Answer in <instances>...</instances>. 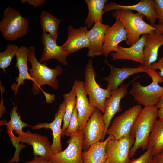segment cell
Masks as SVG:
<instances>
[{
    "instance_id": "38",
    "label": "cell",
    "mask_w": 163,
    "mask_h": 163,
    "mask_svg": "<svg viewBox=\"0 0 163 163\" xmlns=\"http://www.w3.org/2000/svg\"><path fill=\"white\" fill-rule=\"evenodd\" d=\"M22 163H51L49 161L46 160L41 156H34L33 160Z\"/></svg>"
},
{
    "instance_id": "12",
    "label": "cell",
    "mask_w": 163,
    "mask_h": 163,
    "mask_svg": "<svg viewBox=\"0 0 163 163\" xmlns=\"http://www.w3.org/2000/svg\"><path fill=\"white\" fill-rule=\"evenodd\" d=\"M19 143H26L32 146L34 156H40L49 161L54 154L51 145L47 137L36 133H32L29 130L16 136Z\"/></svg>"
},
{
    "instance_id": "10",
    "label": "cell",
    "mask_w": 163,
    "mask_h": 163,
    "mask_svg": "<svg viewBox=\"0 0 163 163\" xmlns=\"http://www.w3.org/2000/svg\"><path fill=\"white\" fill-rule=\"evenodd\" d=\"M102 112L96 107L83 129L84 134L83 149L87 150L90 146L102 139L105 125Z\"/></svg>"
},
{
    "instance_id": "11",
    "label": "cell",
    "mask_w": 163,
    "mask_h": 163,
    "mask_svg": "<svg viewBox=\"0 0 163 163\" xmlns=\"http://www.w3.org/2000/svg\"><path fill=\"white\" fill-rule=\"evenodd\" d=\"M139 77L138 76L133 78L127 83L122 85L117 89L112 91L110 97L106 99L104 103L105 112L103 115L105 129L103 137L101 142L104 140L106 132L113 118L117 113L122 111L120 101L127 95L129 85Z\"/></svg>"
},
{
    "instance_id": "9",
    "label": "cell",
    "mask_w": 163,
    "mask_h": 163,
    "mask_svg": "<svg viewBox=\"0 0 163 163\" xmlns=\"http://www.w3.org/2000/svg\"><path fill=\"white\" fill-rule=\"evenodd\" d=\"M135 141L131 133L118 139L110 140L106 147L107 159L110 162L128 163L131 160L129 153Z\"/></svg>"
},
{
    "instance_id": "29",
    "label": "cell",
    "mask_w": 163,
    "mask_h": 163,
    "mask_svg": "<svg viewBox=\"0 0 163 163\" xmlns=\"http://www.w3.org/2000/svg\"><path fill=\"white\" fill-rule=\"evenodd\" d=\"M13 107L9 113L10 119L8 122L2 120L0 121V125H5L12 131H14L18 136L22 134L24 132L22 129L24 127H31V126L23 121L20 116L17 112L16 107L13 103Z\"/></svg>"
},
{
    "instance_id": "17",
    "label": "cell",
    "mask_w": 163,
    "mask_h": 163,
    "mask_svg": "<svg viewBox=\"0 0 163 163\" xmlns=\"http://www.w3.org/2000/svg\"><path fill=\"white\" fill-rule=\"evenodd\" d=\"M115 18V22L108 28L104 37L103 55L106 58L110 52L117 51L119 43L127 40V33L123 25L118 19Z\"/></svg>"
},
{
    "instance_id": "4",
    "label": "cell",
    "mask_w": 163,
    "mask_h": 163,
    "mask_svg": "<svg viewBox=\"0 0 163 163\" xmlns=\"http://www.w3.org/2000/svg\"><path fill=\"white\" fill-rule=\"evenodd\" d=\"M28 29V20L19 10L10 6L5 8L0 21V31L5 39L15 41L26 35Z\"/></svg>"
},
{
    "instance_id": "18",
    "label": "cell",
    "mask_w": 163,
    "mask_h": 163,
    "mask_svg": "<svg viewBox=\"0 0 163 163\" xmlns=\"http://www.w3.org/2000/svg\"><path fill=\"white\" fill-rule=\"evenodd\" d=\"M88 28L86 26L76 29L72 25L68 27L67 39L62 45L66 52L70 54L88 47L89 42Z\"/></svg>"
},
{
    "instance_id": "16",
    "label": "cell",
    "mask_w": 163,
    "mask_h": 163,
    "mask_svg": "<svg viewBox=\"0 0 163 163\" xmlns=\"http://www.w3.org/2000/svg\"><path fill=\"white\" fill-rule=\"evenodd\" d=\"M41 42L44 48L43 53L39 59L40 63L51 59H55L64 65L67 64L66 58L70 54L64 50L62 45H58L56 41L50 35L43 31Z\"/></svg>"
},
{
    "instance_id": "3",
    "label": "cell",
    "mask_w": 163,
    "mask_h": 163,
    "mask_svg": "<svg viewBox=\"0 0 163 163\" xmlns=\"http://www.w3.org/2000/svg\"><path fill=\"white\" fill-rule=\"evenodd\" d=\"M112 16L118 19L123 25L127 33L126 45L131 46L136 42L141 36L148 34L157 30L144 20L145 16L137 12L125 9L115 10L112 13Z\"/></svg>"
},
{
    "instance_id": "35",
    "label": "cell",
    "mask_w": 163,
    "mask_h": 163,
    "mask_svg": "<svg viewBox=\"0 0 163 163\" xmlns=\"http://www.w3.org/2000/svg\"><path fill=\"white\" fill-rule=\"evenodd\" d=\"M150 68L153 69H159L160 75L163 77V56L159 59L157 61L153 63L150 66Z\"/></svg>"
},
{
    "instance_id": "34",
    "label": "cell",
    "mask_w": 163,
    "mask_h": 163,
    "mask_svg": "<svg viewBox=\"0 0 163 163\" xmlns=\"http://www.w3.org/2000/svg\"><path fill=\"white\" fill-rule=\"evenodd\" d=\"M146 73L151 78L152 80H156L158 81L159 83L163 82V77L161 76L156 70L152 69L151 68L148 69Z\"/></svg>"
},
{
    "instance_id": "28",
    "label": "cell",
    "mask_w": 163,
    "mask_h": 163,
    "mask_svg": "<svg viewBox=\"0 0 163 163\" xmlns=\"http://www.w3.org/2000/svg\"><path fill=\"white\" fill-rule=\"evenodd\" d=\"M64 101L66 103V108L63 118V125L62 128V136H65L73 110L76 106V98L74 88L73 86L72 89L68 93L63 95Z\"/></svg>"
},
{
    "instance_id": "42",
    "label": "cell",
    "mask_w": 163,
    "mask_h": 163,
    "mask_svg": "<svg viewBox=\"0 0 163 163\" xmlns=\"http://www.w3.org/2000/svg\"><path fill=\"white\" fill-rule=\"evenodd\" d=\"M157 30L160 31L163 34V26L158 24H155L153 26Z\"/></svg>"
},
{
    "instance_id": "43",
    "label": "cell",
    "mask_w": 163,
    "mask_h": 163,
    "mask_svg": "<svg viewBox=\"0 0 163 163\" xmlns=\"http://www.w3.org/2000/svg\"><path fill=\"white\" fill-rule=\"evenodd\" d=\"M104 163H110V162L109 160L107 159Z\"/></svg>"
},
{
    "instance_id": "21",
    "label": "cell",
    "mask_w": 163,
    "mask_h": 163,
    "mask_svg": "<svg viewBox=\"0 0 163 163\" xmlns=\"http://www.w3.org/2000/svg\"><path fill=\"white\" fill-rule=\"evenodd\" d=\"M109 27V25L97 21L95 23L92 28L88 31V36L89 42L87 54L88 57L93 58L96 56L103 55L104 37L107 30Z\"/></svg>"
},
{
    "instance_id": "1",
    "label": "cell",
    "mask_w": 163,
    "mask_h": 163,
    "mask_svg": "<svg viewBox=\"0 0 163 163\" xmlns=\"http://www.w3.org/2000/svg\"><path fill=\"white\" fill-rule=\"evenodd\" d=\"M28 59L31 67L29 72L33 80L32 91L33 94L37 95L40 92L41 87L48 85L54 90L58 88L59 85L57 77L62 71V68L57 65L54 69L49 68L46 62L41 63L37 59L35 55V48L34 46L28 47Z\"/></svg>"
},
{
    "instance_id": "30",
    "label": "cell",
    "mask_w": 163,
    "mask_h": 163,
    "mask_svg": "<svg viewBox=\"0 0 163 163\" xmlns=\"http://www.w3.org/2000/svg\"><path fill=\"white\" fill-rule=\"evenodd\" d=\"M19 47L16 45L8 43L5 50L0 53V68L4 73H6V69L10 65Z\"/></svg>"
},
{
    "instance_id": "22",
    "label": "cell",
    "mask_w": 163,
    "mask_h": 163,
    "mask_svg": "<svg viewBox=\"0 0 163 163\" xmlns=\"http://www.w3.org/2000/svg\"><path fill=\"white\" fill-rule=\"evenodd\" d=\"M163 45V34L157 30L147 34L143 53L144 66L147 69L158 59V51Z\"/></svg>"
},
{
    "instance_id": "33",
    "label": "cell",
    "mask_w": 163,
    "mask_h": 163,
    "mask_svg": "<svg viewBox=\"0 0 163 163\" xmlns=\"http://www.w3.org/2000/svg\"><path fill=\"white\" fill-rule=\"evenodd\" d=\"M153 2L157 18L158 20V24L163 26V0H153Z\"/></svg>"
},
{
    "instance_id": "19",
    "label": "cell",
    "mask_w": 163,
    "mask_h": 163,
    "mask_svg": "<svg viewBox=\"0 0 163 163\" xmlns=\"http://www.w3.org/2000/svg\"><path fill=\"white\" fill-rule=\"evenodd\" d=\"M125 9L134 10L141 14L149 21L150 25L153 27L155 24L156 14L154 9L153 0H141L138 3L132 5H122L110 2L106 4L104 8V14L114 10Z\"/></svg>"
},
{
    "instance_id": "2",
    "label": "cell",
    "mask_w": 163,
    "mask_h": 163,
    "mask_svg": "<svg viewBox=\"0 0 163 163\" xmlns=\"http://www.w3.org/2000/svg\"><path fill=\"white\" fill-rule=\"evenodd\" d=\"M158 110L155 106L144 107L141 110L130 132L135 141L130 150V158L139 149H147L150 134L157 120Z\"/></svg>"
},
{
    "instance_id": "13",
    "label": "cell",
    "mask_w": 163,
    "mask_h": 163,
    "mask_svg": "<svg viewBox=\"0 0 163 163\" xmlns=\"http://www.w3.org/2000/svg\"><path fill=\"white\" fill-rule=\"evenodd\" d=\"M73 86L76 95V107L78 115V130H82L96 107L91 104L87 97L88 95L85 88L84 81L75 80Z\"/></svg>"
},
{
    "instance_id": "23",
    "label": "cell",
    "mask_w": 163,
    "mask_h": 163,
    "mask_svg": "<svg viewBox=\"0 0 163 163\" xmlns=\"http://www.w3.org/2000/svg\"><path fill=\"white\" fill-rule=\"evenodd\" d=\"M16 57L15 67L18 70L19 74L15 78L16 82L11 85V88L15 95L21 85L24 84V81L28 79L33 81L30 75L27 66L28 60V47L25 46L19 47L15 55Z\"/></svg>"
},
{
    "instance_id": "14",
    "label": "cell",
    "mask_w": 163,
    "mask_h": 163,
    "mask_svg": "<svg viewBox=\"0 0 163 163\" xmlns=\"http://www.w3.org/2000/svg\"><path fill=\"white\" fill-rule=\"evenodd\" d=\"M66 108V103L63 101L59 104V109L54 115V120L53 122L50 123L46 122L39 123L30 127L33 130L42 128L51 129L53 136V140L51 145V148L54 154L62 151L61 141L62 133L61 125L62 121L63 120Z\"/></svg>"
},
{
    "instance_id": "5",
    "label": "cell",
    "mask_w": 163,
    "mask_h": 163,
    "mask_svg": "<svg viewBox=\"0 0 163 163\" xmlns=\"http://www.w3.org/2000/svg\"><path fill=\"white\" fill-rule=\"evenodd\" d=\"M84 75V86L90 103L104 113L105 101L110 97L111 91L107 88H101L97 82L95 78L96 74L91 59L88 60L86 64Z\"/></svg>"
},
{
    "instance_id": "32",
    "label": "cell",
    "mask_w": 163,
    "mask_h": 163,
    "mask_svg": "<svg viewBox=\"0 0 163 163\" xmlns=\"http://www.w3.org/2000/svg\"><path fill=\"white\" fill-rule=\"evenodd\" d=\"M153 156L151 149L148 148L146 151L137 158H133L128 163H152Z\"/></svg>"
},
{
    "instance_id": "6",
    "label": "cell",
    "mask_w": 163,
    "mask_h": 163,
    "mask_svg": "<svg viewBox=\"0 0 163 163\" xmlns=\"http://www.w3.org/2000/svg\"><path fill=\"white\" fill-rule=\"evenodd\" d=\"M152 81L146 86L142 85L139 82L134 81L129 92L135 101L144 107L155 106L163 94V87L159 85V81Z\"/></svg>"
},
{
    "instance_id": "25",
    "label": "cell",
    "mask_w": 163,
    "mask_h": 163,
    "mask_svg": "<svg viewBox=\"0 0 163 163\" xmlns=\"http://www.w3.org/2000/svg\"><path fill=\"white\" fill-rule=\"evenodd\" d=\"M88 9V14L84 22L88 28H91L97 22H103L102 16L107 0H85Z\"/></svg>"
},
{
    "instance_id": "26",
    "label": "cell",
    "mask_w": 163,
    "mask_h": 163,
    "mask_svg": "<svg viewBox=\"0 0 163 163\" xmlns=\"http://www.w3.org/2000/svg\"><path fill=\"white\" fill-rule=\"evenodd\" d=\"M148 148L152 151L153 156L163 151V122L157 120L150 134Z\"/></svg>"
},
{
    "instance_id": "41",
    "label": "cell",
    "mask_w": 163,
    "mask_h": 163,
    "mask_svg": "<svg viewBox=\"0 0 163 163\" xmlns=\"http://www.w3.org/2000/svg\"><path fill=\"white\" fill-rule=\"evenodd\" d=\"M158 117L159 118V119L163 122V107L158 109Z\"/></svg>"
},
{
    "instance_id": "24",
    "label": "cell",
    "mask_w": 163,
    "mask_h": 163,
    "mask_svg": "<svg viewBox=\"0 0 163 163\" xmlns=\"http://www.w3.org/2000/svg\"><path fill=\"white\" fill-rule=\"evenodd\" d=\"M113 138L108 136L103 142L99 141L91 145L88 149L82 152L83 163H104L107 159L106 147L108 141Z\"/></svg>"
},
{
    "instance_id": "37",
    "label": "cell",
    "mask_w": 163,
    "mask_h": 163,
    "mask_svg": "<svg viewBox=\"0 0 163 163\" xmlns=\"http://www.w3.org/2000/svg\"><path fill=\"white\" fill-rule=\"evenodd\" d=\"M0 89L1 93V101L0 104V117H2L3 113L6 111V109L4 105V101L2 97L3 93L5 91V88L4 86H2L1 81L0 82Z\"/></svg>"
},
{
    "instance_id": "27",
    "label": "cell",
    "mask_w": 163,
    "mask_h": 163,
    "mask_svg": "<svg viewBox=\"0 0 163 163\" xmlns=\"http://www.w3.org/2000/svg\"><path fill=\"white\" fill-rule=\"evenodd\" d=\"M40 19V26L43 32L48 33L56 41L59 25L61 20L46 11L41 12Z\"/></svg>"
},
{
    "instance_id": "20",
    "label": "cell",
    "mask_w": 163,
    "mask_h": 163,
    "mask_svg": "<svg viewBox=\"0 0 163 163\" xmlns=\"http://www.w3.org/2000/svg\"><path fill=\"white\" fill-rule=\"evenodd\" d=\"M147 34L141 36L139 39L129 47L118 46L117 52L110 54L112 59L128 60L140 63L143 65L144 56L143 50Z\"/></svg>"
},
{
    "instance_id": "39",
    "label": "cell",
    "mask_w": 163,
    "mask_h": 163,
    "mask_svg": "<svg viewBox=\"0 0 163 163\" xmlns=\"http://www.w3.org/2000/svg\"><path fill=\"white\" fill-rule=\"evenodd\" d=\"M152 163H163V151L153 156Z\"/></svg>"
},
{
    "instance_id": "7",
    "label": "cell",
    "mask_w": 163,
    "mask_h": 163,
    "mask_svg": "<svg viewBox=\"0 0 163 163\" xmlns=\"http://www.w3.org/2000/svg\"><path fill=\"white\" fill-rule=\"evenodd\" d=\"M142 109L141 105L138 104L116 117L108 128L106 134L112 136L115 139L129 135Z\"/></svg>"
},
{
    "instance_id": "8",
    "label": "cell",
    "mask_w": 163,
    "mask_h": 163,
    "mask_svg": "<svg viewBox=\"0 0 163 163\" xmlns=\"http://www.w3.org/2000/svg\"><path fill=\"white\" fill-rule=\"evenodd\" d=\"M84 139L83 130H78L70 137L66 148L54 154L49 161L51 163H83L82 150Z\"/></svg>"
},
{
    "instance_id": "40",
    "label": "cell",
    "mask_w": 163,
    "mask_h": 163,
    "mask_svg": "<svg viewBox=\"0 0 163 163\" xmlns=\"http://www.w3.org/2000/svg\"><path fill=\"white\" fill-rule=\"evenodd\" d=\"M155 107L158 109L163 107V94L160 98Z\"/></svg>"
},
{
    "instance_id": "36",
    "label": "cell",
    "mask_w": 163,
    "mask_h": 163,
    "mask_svg": "<svg viewBox=\"0 0 163 163\" xmlns=\"http://www.w3.org/2000/svg\"><path fill=\"white\" fill-rule=\"evenodd\" d=\"M45 0H21L23 4L27 2L29 4L32 5L34 8H37L42 5L45 2Z\"/></svg>"
},
{
    "instance_id": "31",
    "label": "cell",
    "mask_w": 163,
    "mask_h": 163,
    "mask_svg": "<svg viewBox=\"0 0 163 163\" xmlns=\"http://www.w3.org/2000/svg\"><path fill=\"white\" fill-rule=\"evenodd\" d=\"M78 115L75 106L73 110L68 127L65 132V136L71 137L78 131Z\"/></svg>"
},
{
    "instance_id": "15",
    "label": "cell",
    "mask_w": 163,
    "mask_h": 163,
    "mask_svg": "<svg viewBox=\"0 0 163 163\" xmlns=\"http://www.w3.org/2000/svg\"><path fill=\"white\" fill-rule=\"evenodd\" d=\"M105 62L110 69V74L104 79L107 83V88L112 91L119 88L123 82L130 76L141 72H146L147 69L143 65L132 67L123 66L118 68L109 63L106 60Z\"/></svg>"
}]
</instances>
